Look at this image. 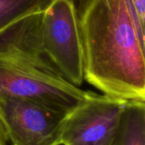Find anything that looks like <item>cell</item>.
Listing matches in <instances>:
<instances>
[{
  "instance_id": "9c48e42d",
  "label": "cell",
  "mask_w": 145,
  "mask_h": 145,
  "mask_svg": "<svg viewBox=\"0 0 145 145\" xmlns=\"http://www.w3.org/2000/svg\"><path fill=\"white\" fill-rule=\"evenodd\" d=\"M8 139L6 135V133L0 122V145H7Z\"/></svg>"
},
{
  "instance_id": "277c9868",
  "label": "cell",
  "mask_w": 145,
  "mask_h": 145,
  "mask_svg": "<svg viewBox=\"0 0 145 145\" xmlns=\"http://www.w3.org/2000/svg\"><path fill=\"white\" fill-rule=\"evenodd\" d=\"M68 114L24 98H0V122L12 145H62Z\"/></svg>"
},
{
  "instance_id": "7a4b0ae2",
  "label": "cell",
  "mask_w": 145,
  "mask_h": 145,
  "mask_svg": "<svg viewBox=\"0 0 145 145\" xmlns=\"http://www.w3.org/2000/svg\"><path fill=\"white\" fill-rule=\"evenodd\" d=\"M42 13L26 15L0 31V98L30 99L69 114L88 91L66 81L43 50Z\"/></svg>"
},
{
  "instance_id": "8992f818",
  "label": "cell",
  "mask_w": 145,
  "mask_h": 145,
  "mask_svg": "<svg viewBox=\"0 0 145 145\" xmlns=\"http://www.w3.org/2000/svg\"><path fill=\"white\" fill-rule=\"evenodd\" d=\"M112 145H145V102L127 101Z\"/></svg>"
},
{
  "instance_id": "5b68a950",
  "label": "cell",
  "mask_w": 145,
  "mask_h": 145,
  "mask_svg": "<svg viewBox=\"0 0 145 145\" xmlns=\"http://www.w3.org/2000/svg\"><path fill=\"white\" fill-rule=\"evenodd\" d=\"M127 101L87 92L85 99L67 116L63 145H112Z\"/></svg>"
},
{
  "instance_id": "52a82bcc",
  "label": "cell",
  "mask_w": 145,
  "mask_h": 145,
  "mask_svg": "<svg viewBox=\"0 0 145 145\" xmlns=\"http://www.w3.org/2000/svg\"><path fill=\"white\" fill-rule=\"evenodd\" d=\"M54 0H0V31L31 14L44 11Z\"/></svg>"
},
{
  "instance_id": "6da1fadb",
  "label": "cell",
  "mask_w": 145,
  "mask_h": 145,
  "mask_svg": "<svg viewBox=\"0 0 145 145\" xmlns=\"http://www.w3.org/2000/svg\"><path fill=\"white\" fill-rule=\"evenodd\" d=\"M78 14L84 80L105 95L145 102V26L131 0H88Z\"/></svg>"
},
{
  "instance_id": "3957f363",
  "label": "cell",
  "mask_w": 145,
  "mask_h": 145,
  "mask_svg": "<svg viewBox=\"0 0 145 145\" xmlns=\"http://www.w3.org/2000/svg\"><path fill=\"white\" fill-rule=\"evenodd\" d=\"M43 50L60 75L76 87L84 81V59L79 14L73 0H54L42 13Z\"/></svg>"
},
{
  "instance_id": "30bf717a",
  "label": "cell",
  "mask_w": 145,
  "mask_h": 145,
  "mask_svg": "<svg viewBox=\"0 0 145 145\" xmlns=\"http://www.w3.org/2000/svg\"><path fill=\"white\" fill-rule=\"evenodd\" d=\"M73 1H74V3L76 5V9H77V12H79L88 0H73Z\"/></svg>"
},
{
  "instance_id": "ba28073f",
  "label": "cell",
  "mask_w": 145,
  "mask_h": 145,
  "mask_svg": "<svg viewBox=\"0 0 145 145\" xmlns=\"http://www.w3.org/2000/svg\"><path fill=\"white\" fill-rule=\"evenodd\" d=\"M131 2L139 21L145 26V0H131Z\"/></svg>"
}]
</instances>
